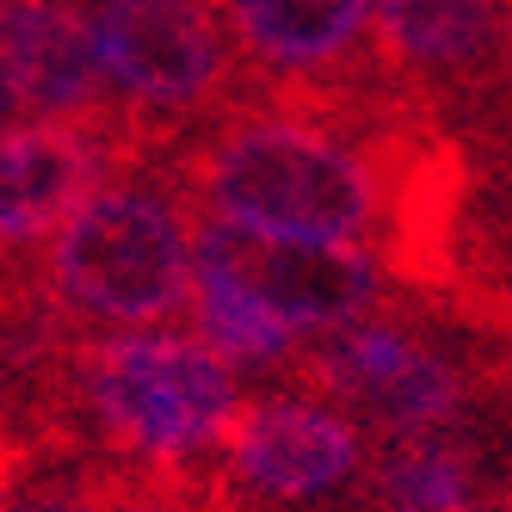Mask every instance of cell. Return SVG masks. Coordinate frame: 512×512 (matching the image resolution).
Segmentation results:
<instances>
[{
	"label": "cell",
	"mask_w": 512,
	"mask_h": 512,
	"mask_svg": "<svg viewBox=\"0 0 512 512\" xmlns=\"http://www.w3.org/2000/svg\"><path fill=\"white\" fill-rule=\"evenodd\" d=\"M210 482L198 469H142V463H105L93 469V512H198Z\"/></svg>",
	"instance_id": "cell-14"
},
{
	"label": "cell",
	"mask_w": 512,
	"mask_h": 512,
	"mask_svg": "<svg viewBox=\"0 0 512 512\" xmlns=\"http://www.w3.org/2000/svg\"><path fill=\"white\" fill-rule=\"evenodd\" d=\"M377 68L414 99L445 87H494L512 62L506 0H377Z\"/></svg>",
	"instance_id": "cell-9"
},
{
	"label": "cell",
	"mask_w": 512,
	"mask_h": 512,
	"mask_svg": "<svg viewBox=\"0 0 512 512\" xmlns=\"http://www.w3.org/2000/svg\"><path fill=\"white\" fill-rule=\"evenodd\" d=\"M389 512H463L469 500V463L445 445V438H414L408 451L383 463L377 482Z\"/></svg>",
	"instance_id": "cell-13"
},
{
	"label": "cell",
	"mask_w": 512,
	"mask_h": 512,
	"mask_svg": "<svg viewBox=\"0 0 512 512\" xmlns=\"http://www.w3.org/2000/svg\"><path fill=\"white\" fill-rule=\"evenodd\" d=\"M284 371L297 383H309V389H321V395L377 414L395 432L445 426L463 408V377L438 352L414 346L408 334H395V327H383V321L327 327V340L297 352Z\"/></svg>",
	"instance_id": "cell-7"
},
{
	"label": "cell",
	"mask_w": 512,
	"mask_h": 512,
	"mask_svg": "<svg viewBox=\"0 0 512 512\" xmlns=\"http://www.w3.org/2000/svg\"><path fill=\"white\" fill-rule=\"evenodd\" d=\"M223 457L266 500H321L364 469V432L321 401L266 395L235 414Z\"/></svg>",
	"instance_id": "cell-8"
},
{
	"label": "cell",
	"mask_w": 512,
	"mask_h": 512,
	"mask_svg": "<svg viewBox=\"0 0 512 512\" xmlns=\"http://www.w3.org/2000/svg\"><path fill=\"white\" fill-rule=\"evenodd\" d=\"M401 142H408V118L352 149L340 124H321L290 105L241 118L223 112L179 149V179L204 210L235 223L309 241H358L389 229Z\"/></svg>",
	"instance_id": "cell-1"
},
{
	"label": "cell",
	"mask_w": 512,
	"mask_h": 512,
	"mask_svg": "<svg viewBox=\"0 0 512 512\" xmlns=\"http://www.w3.org/2000/svg\"><path fill=\"white\" fill-rule=\"evenodd\" d=\"M142 161H149V142L124 112L0 130V272H19L31 247L56 241L93 192L112 186V173Z\"/></svg>",
	"instance_id": "cell-5"
},
{
	"label": "cell",
	"mask_w": 512,
	"mask_h": 512,
	"mask_svg": "<svg viewBox=\"0 0 512 512\" xmlns=\"http://www.w3.org/2000/svg\"><path fill=\"white\" fill-rule=\"evenodd\" d=\"M229 0H93V44L105 81L124 93V118L161 149L229 105L241 56L223 13Z\"/></svg>",
	"instance_id": "cell-4"
},
{
	"label": "cell",
	"mask_w": 512,
	"mask_h": 512,
	"mask_svg": "<svg viewBox=\"0 0 512 512\" xmlns=\"http://www.w3.org/2000/svg\"><path fill=\"white\" fill-rule=\"evenodd\" d=\"M198 266L223 272L253 303H266L290 327H315V334L371 321L389 303L377 253H364L352 241L272 235V229L235 223V216H210L198 229Z\"/></svg>",
	"instance_id": "cell-6"
},
{
	"label": "cell",
	"mask_w": 512,
	"mask_h": 512,
	"mask_svg": "<svg viewBox=\"0 0 512 512\" xmlns=\"http://www.w3.org/2000/svg\"><path fill=\"white\" fill-rule=\"evenodd\" d=\"M463 309L488 327V334L500 340L506 352V371H512V290H475V297H463Z\"/></svg>",
	"instance_id": "cell-15"
},
{
	"label": "cell",
	"mask_w": 512,
	"mask_h": 512,
	"mask_svg": "<svg viewBox=\"0 0 512 512\" xmlns=\"http://www.w3.org/2000/svg\"><path fill=\"white\" fill-rule=\"evenodd\" d=\"M44 278L81 321L149 327L192 309L198 229L186 223L179 198L136 179H112L50 241Z\"/></svg>",
	"instance_id": "cell-3"
},
{
	"label": "cell",
	"mask_w": 512,
	"mask_h": 512,
	"mask_svg": "<svg viewBox=\"0 0 512 512\" xmlns=\"http://www.w3.org/2000/svg\"><path fill=\"white\" fill-rule=\"evenodd\" d=\"M192 327L198 340L216 346L223 358H241V364H284L297 358V327L284 315H272L266 303H253L241 284H229L223 272L198 266V290H192Z\"/></svg>",
	"instance_id": "cell-12"
},
{
	"label": "cell",
	"mask_w": 512,
	"mask_h": 512,
	"mask_svg": "<svg viewBox=\"0 0 512 512\" xmlns=\"http://www.w3.org/2000/svg\"><path fill=\"white\" fill-rule=\"evenodd\" d=\"M241 414L229 358L192 334H118L81 358V420L118 463L186 469Z\"/></svg>",
	"instance_id": "cell-2"
},
{
	"label": "cell",
	"mask_w": 512,
	"mask_h": 512,
	"mask_svg": "<svg viewBox=\"0 0 512 512\" xmlns=\"http://www.w3.org/2000/svg\"><path fill=\"white\" fill-rule=\"evenodd\" d=\"M241 50L278 75H327L377 19V0H229Z\"/></svg>",
	"instance_id": "cell-11"
},
{
	"label": "cell",
	"mask_w": 512,
	"mask_h": 512,
	"mask_svg": "<svg viewBox=\"0 0 512 512\" xmlns=\"http://www.w3.org/2000/svg\"><path fill=\"white\" fill-rule=\"evenodd\" d=\"M0 31L13 44L19 81L31 118H93L112 112L105 93V62L93 44V13L75 0H0Z\"/></svg>",
	"instance_id": "cell-10"
},
{
	"label": "cell",
	"mask_w": 512,
	"mask_h": 512,
	"mask_svg": "<svg viewBox=\"0 0 512 512\" xmlns=\"http://www.w3.org/2000/svg\"><path fill=\"white\" fill-rule=\"evenodd\" d=\"M25 81H19V62H13V44L0 31V130H13V118H25Z\"/></svg>",
	"instance_id": "cell-16"
},
{
	"label": "cell",
	"mask_w": 512,
	"mask_h": 512,
	"mask_svg": "<svg viewBox=\"0 0 512 512\" xmlns=\"http://www.w3.org/2000/svg\"><path fill=\"white\" fill-rule=\"evenodd\" d=\"M0 512H13V506H7V488H0Z\"/></svg>",
	"instance_id": "cell-17"
},
{
	"label": "cell",
	"mask_w": 512,
	"mask_h": 512,
	"mask_svg": "<svg viewBox=\"0 0 512 512\" xmlns=\"http://www.w3.org/2000/svg\"><path fill=\"white\" fill-rule=\"evenodd\" d=\"M463 512H469V506H463Z\"/></svg>",
	"instance_id": "cell-18"
}]
</instances>
